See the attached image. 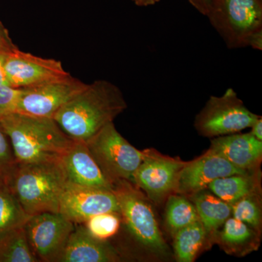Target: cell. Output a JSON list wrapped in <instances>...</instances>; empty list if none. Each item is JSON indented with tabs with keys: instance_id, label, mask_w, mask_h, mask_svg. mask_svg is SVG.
Masks as SVG:
<instances>
[{
	"instance_id": "ac0fdd59",
	"label": "cell",
	"mask_w": 262,
	"mask_h": 262,
	"mask_svg": "<svg viewBox=\"0 0 262 262\" xmlns=\"http://www.w3.org/2000/svg\"><path fill=\"white\" fill-rule=\"evenodd\" d=\"M192 200L206 235L213 239L219 229L232 214L231 205L204 190L192 195Z\"/></svg>"
},
{
	"instance_id": "4316f807",
	"label": "cell",
	"mask_w": 262,
	"mask_h": 262,
	"mask_svg": "<svg viewBox=\"0 0 262 262\" xmlns=\"http://www.w3.org/2000/svg\"><path fill=\"white\" fill-rule=\"evenodd\" d=\"M21 89L8 84L0 85V117L16 112Z\"/></svg>"
},
{
	"instance_id": "277c9868",
	"label": "cell",
	"mask_w": 262,
	"mask_h": 262,
	"mask_svg": "<svg viewBox=\"0 0 262 262\" xmlns=\"http://www.w3.org/2000/svg\"><path fill=\"white\" fill-rule=\"evenodd\" d=\"M206 15L229 49H262V0H210Z\"/></svg>"
},
{
	"instance_id": "6da1fadb",
	"label": "cell",
	"mask_w": 262,
	"mask_h": 262,
	"mask_svg": "<svg viewBox=\"0 0 262 262\" xmlns=\"http://www.w3.org/2000/svg\"><path fill=\"white\" fill-rule=\"evenodd\" d=\"M120 89L107 80L94 81L71 98L53 120L74 141L85 142L127 108Z\"/></svg>"
},
{
	"instance_id": "f1b7e54d",
	"label": "cell",
	"mask_w": 262,
	"mask_h": 262,
	"mask_svg": "<svg viewBox=\"0 0 262 262\" xmlns=\"http://www.w3.org/2000/svg\"><path fill=\"white\" fill-rule=\"evenodd\" d=\"M189 3L203 15H206L210 0H188Z\"/></svg>"
},
{
	"instance_id": "7a4b0ae2",
	"label": "cell",
	"mask_w": 262,
	"mask_h": 262,
	"mask_svg": "<svg viewBox=\"0 0 262 262\" xmlns=\"http://www.w3.org/2000/svg\"><path fill=\"white\" fill-rule=\"evenodd\" d=\"M17 163L61 159L75 141L53 118L13 113L0 117Z\"/></svg>"
},
{
	"instance_id": "83f0119b",
	"label": "cell",
	"mask_w": 262,
	"mask_h": 262,
	"mask_svg": "<svg viewBox=\"0 0 262 262\" xmlns=\"http://www.w3.org/2000/svg\"><path fill=\"white\" fill-rule=\"evenodd\" d=\"M16 48H18L12 40L9 32L0 20V53H10Z\"/></svg>"
},
{
	"instance_id": "ffe728a7",
	"label": "cell",
	"mask_w": 262,
	"mask_h": 262,
	"mask_svg": "<svg viewBox=\"0 0 262 262\" xmlns=\"http://www.w3.org/2000/svg\"><path fill=\"white\" fill-rule=\"evenodd\" d=\"M207 237L201 220L179 229L174 234V252L179 262H192Z\"/></svg>"
},
{
	"instance_id": "8992f818",
	"label": "cell",
	"mask_w": 262,
	"mask_h": 262,
	"mask_svg": "<svg viewBox=\"0 0 262 262\" xmlns=\"http://www.w3.org/2000/svg\"><path fill=\"white\" fill-rule=\"evenodd\" d=\"M98 167L113 186L119 181L133 182V177L142 160L143 151L131 145L117 131L113 122L85 141Z\"/></svg>"
},
{
	"instance_id": "8fae6325",
	"label": "cell",
	"mask_w": 262,
	"mask_h": 262,
	"mask_svg": "<svg viewBox=\"0 0 262 262\" xmlns=\"http://www.w3.org/2000/svg\"><path fill=\"white\" fill-rule=\"evenodd\" d=\"M7 82L18 89L33 87L70 76L61 61L34 56L16 48L5 58Z\"/></svg>"
},
{
	"instance_id": "cb8c5ba5",
	"label": "cell",
	"mask_w": 262,
	"mask_h": 262,
	"mask_svg": "<svg viewBox=\"0 0 262 262\" xmlns=\"http://www.w3.org/2000/svg\"><path fill=\"white\" fill-rule=\"evenodd\" d=\"M82 225L95 238L108 241L120 231L121 215L117 212L100 213L90 217Z\"/></svg>"
},
{
	"instance_id": "d4e9b609",
	"label": "cell",
	"mask_w": 262,
	"mask_h": 262,
	"mask_svg": "<svg viewBox=\"0 0 262 262\" xmlns=\"http://www.w3.org/2000/svg\"><path fill=\"white\" fill-rule=\"evenodd\" d=\"M259 191L251 193L231 204L232 213L236 220L249 225L257 232L261 226V201Z\"/></svg>"
},
{
	"instance_id": "7402d4cb",
	"label": "cell",
	"mask_w": 262,
	"mask_h": 262,
	"mask_svg": "<svg viewBox=\"0 0 262 262\" xmlns=\"http://www.w3.org/2000/svg\"><path fill=\"white\" fill-rule=\"evenodd\" d=\"M29 217L12 192L8 181L0 179V235L24 226Z\"/></svg>"
},
{
	"instance_id": "30bf717a",
	"label": "cell",
	"mask_w": 262,
	"mask_h": 262,
	"mask_svg": "<svg viewBox=\"0 0 262 262\" xmlns=\"http://www.w3.org/2000/svg\"><path fill=\"white\" fill-rule=\"evenodd\" d=\"M86 83L72 75L21 89L15 113L53 118L57 112L84 89Z\"/></svg>"
},
{
	"instance_id": "9c48e42d",
	"label": "cell",
	"mask_w": 262,
	"mask_h": 262,
	"mask_svg": "<svg viewBox=\"0 0 262 262\" xmlns=\"http://www.w3.org/2000/svg\"><path fill=\"white\" fill-rule=\"evenodd\" d=\"M75 224L60 213L32 215L24 227L33 254L39 261L56 262Z\"/></svg>"
},
{
	"instance_id": "e0dca14e",
	"label": "cell",
	"mask_w": 262,
	"mask_h": 262,
	"mask_svg": "<svg viewBox=\"0 0 262 262\" xmlns=\"http://www.w3.org/2000/svg\"><path fill=\"white\" fill-rule=\"evenodd\" d=\"M223 225L213 239L229 254L243 255L258 247V232L247 224L229 217Z\"/></svg>"
},
{
	"instance_id": "3957f363",
	"label": "cell",
	"mask_w": 262,
	"mask_h": 262,
	"mask_svg": "<svg viewBox=\"0 0 262 262\" xmlns=\"http://www.w3.org/2000/svg\"><path fill=\"white\" fill-rule=\"evenodd\" d=\"M8 183L24 211L32 216L48 212L58 213L67 181L58 159L16 163Z\"/></svg>"
},
{
	"instance_id": "ba28073f",
	"label": "cell",
	"mask_w": 262,
	"mask_h": 262,
	"mask_svg": "<svg viewBox=\"0 0 262 262\" xmlns=\"http://www.w3.org/2000/svg\"><path fill=\"white\" fill-rule=\"evenodd\" d=\"M142 151V160L134 174L133 183L150 200L162 203L175 192L179 173L186 162L160 154L154 149Z\"/></svg>"
},
{
	"instance_id": "484cf974",
	"label": "cell",
	"mask_w": 262,
	"mask_h": 262,
	"mask_svg": "<svg viewBox=\"0 0 262 262\" xmlns=\"http://www.w3.org/2000/svg\"><path fill=\"white\" fill-rule=\"evenodd\" d=\"M16 163L9 138L0 124V179L9 180Z\"/></svg>"
},
{
	"instance_id": "f546056e",
	"label": "cell",
	"mask_w": 262,
	"mask_h": 262,
	"mask_svg": "<svg viewBox=\"0 0 262 262\" xmlns=\"http://www.w3.org/2000/svg\"><path fill=\"white\" fill-rule=\"evenodd\" d=\"M251 134H252L255 138L258 140H262V119L261 117L257 119L256 122L253 124L252 126L251 127Z\"/></svg>"
},
{
	"instance_id": "7c38bea8",
	"label": "cell",
	"mask_w": 262,
	"mask_h": 262,
	"mask_svg": "<svg viewBox=\"0 0 262 262\" xmlns=\"http://www.w3.org/2000/svg\"><path fill=\"white\" fill-rule=\"evenodd\" d=\"M120 213L118 202L113 191L91 189L67 183L60 200L59 211L74 224H82L100 213Z\"/></svg>"
},
{
	"instance_id": "5bb4252c",
	"label": "cell",
	"mask_w": 262,
	"mask_h": 262,
	"mask_svg": "<svg viewBox=\"0 0 262 262\" xmlns=\"http://www.w3.org/2000/svg\"><path fill=\"white\" fill-rule=\"evenodd\" d=\"M122 259V253L110 243L95 238L82 224H75L56 262H117Z\"/></svg>"
},
{
	"instance_id": "2e32d148",
	"label": "cell",
	"mask_w": 262,
	"mask_h": 262,
	"mask_svg": "<svg viewBox=\"0 0 262 262\" xmlns=\"http://www.w3.org/2000/svg\"><path fill=\"white\" fill-rule=\"evenodd\" d=\"M208 152L219 155L246 171H254L261 163L262 141L251 133L218 136L211 141Z\"/></svg>"
},
{
	"instance_id": "5b68a950",
	"label": "cell",
	"mask_w": 262,
	"mask_h": 262,
	"mask_svg": "<svg viewBox=\"0 0 262 262\" xmlns=\"http://www.w3.org/2000/svg\"><path fill=\"white\" fill-rule=\"evenodd\" d=\"M122 218L131 238L143 248L160 256H167L168 246L163 237L152 208L134 183L119 181L113 184Z\"/></svg>"
},
{
	"instance_id": "4dcf8cb0",
	"label": "cell",
	"mask_w": 262,
	"mask_h": 262,
	"mask_svg": "<svg viewBox=\"0 0 262 262\" xmlns=\"http://www.w3.org/2000/svg\"><path fill=\"white\" fill-rule=\"evenodd\" d=\"M6 54L7 53H0V85H2V84H8V82H7L4 67L5 58Z\"/></svg>"
},
{
	"instance_id": "9a60e30c",
	"label": "cell",
	"mask_w": 262,
	"mask_h": 262,
	"mask_svg": "<svg viewBox=\"0 0 262 262\" xmlns=\"http://www.w3.org/2000/svg\"><path fill=\"white\" fill-rule=\"evenodd\" d=\"M61 162L69 184L113 191V186L105 178L85 143L75 141L61 157Z\"/></svg>"
},
{
	"instance_id": "1f68e13d",
	"label": "cell",
	"mask_w": 262,
	"mask_h": 262,
	"mask_svg": "<svg viewBox=\"0 0 262 262\" xmlns=\"http://www.w3.org/2000/svg\"><path fill=\"white\" fill-rule=\"evenodd\" d=\"M138 6L146 7L156 4L160 0H132Z\"/></svg>"
},
{
	"instance_id": "4fadbf2b",
	"label": "cell",
	"mask_w": 262,
	"mask_h": 262,
	"mask_svg": "<svg viewBox=\"0 0 262 262\" xmlns=\"http://www.w3.org/2000/svg\"><path fill=\"white\" fill-rule=\"evenodd\" d=\"M248 172L251 171L237 168L225 158L207 151L192 161L186 162L179 173L175 192L192 196L215 179Z\"/></svg>"
},
{
	"instance_id": "d6986e66",
	"label": "cell",
	"mask_w": 262,
	"mask_h": 262,
	"mask_svg": "<svg viewBox=\"0 0 262 262\" xmlns=\"http://www.w3.org/2000/svg\"><path fill=\"white\" fill-rule=\"evenodd\" d=\"M255 171L215 179L208 187L221 200L232 204L245 196L259 191V178Z\"/></svg>"
},
{
	"instance_id": "44dd1931",
	"label": "cell",
	"mask_w": 262,
	"mask_h": 262,
	"mask_svg": "<svg viewBox=\"0 0 262 262\" xmlns=\"http://www.w3.org/2000/svg\"><path fill=\"white\" fill-rule=\"evenodd\" d=\"M0 262H39L29 246L24 226L0 235Z\"/></svg>"
},
{
	"instance_id": "52a82bcc",
	"label": "cell",
	"mask_w": 262,
	"mask_h": 262,
	"mask_svg": "<svg viewBox=\"0 0 262 262\" xmlns=\"http://www.w3.org/2000/svg\"><path fill=\"white\" fill-rule=\"evenodd\" d=\"M259 118L248 110L235 91L229 89L222 96H211L194 120V127L205 137L236 134L252 126Z\"/></svg>"
},
{
	"instance_id": "603a6c76",
	"label": "cell",
	"mask_w": 262,
	"mask_h": 262,
	"mask_svg": "<svg viewBox=\"0 0 262 262\" xmlns=\"http://www.w3.org/2000/svg\"><path fill=\"white\" fill-rule=\"evenodd\" d=\"M200 220L195 207L184 196L170 194L165 209V221L171 233Z\"/></svg>"
}]
</instances>
